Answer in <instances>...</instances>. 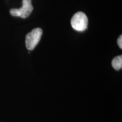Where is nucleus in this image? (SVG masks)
<instances>
[{"label":"nucleus","mask_w":122,"mask_h":122,"mask_svg":"<svg viewBox=\"0 0 122 122\" xmlns=\"http://www.w3.org/2000/svg\"><path fill=\"white\" fill-rule=\"evenodd\" d=\"M88 19L86 15L83 12H77L75 14L71 20V26L75 30L83 32L87 28Z\"/></svg>","instance_id":"obj_1"},{"label":"nucleus","mask_w":122,"mask_h":122,"mask_svg":"<svg viewBox=\"0 0 122 122\" xmlns=\"http://www.w3.org/2000/svg\"><path fill=\"white\" fill-rule=\"evenodd\" d=\"M33 10L32 0H23L22 7L20 9H11L10 13L12 16L26 18L30 15Z\"/></svg>","instance_id":"obj_2"},{"label":"nucleus","mask_w":122,"mask_h":122,"mask_svg":"<svg viewBox=\"0 0 122 122\" xmlns=\"http://www.w3.org/2000/svg\"><path fill=\"white\" fill-rule=\"evenodd\" d=\"M42 35V29L36 28L28 33L25 37V45L30 50H32L39 44Z\"/></svg>","instance_id":"obj_3"},{"label":"nucleus","mask_w":122,"mask_h":122,"mask_svg":"<svg viewBox=\"0 0 122 122\" xmlns=\"http://www.w3.org/2000/svg\"><path fill=\"white\" fill-rule=\"evenodd\" d=\"M112 67L116 70H120L122 68V56H118L115 57L112 59Z\"/></svg>","instance_id":"obj_4"},{"label":"nucleus","mask_w":122,"mask_h":122,"mask_svg":"<svg viewBox=\"0 0 122 122\" xmlns=\"http://www.w3.org/2000/svg\"><path fill=\"white\" fill-rule=\"evenodd\" d=\"M117 43H118L119 47L120 49H122V35H120V36L119 37L118 41H117Z\"/></svg>","instance_id":"obj_5"}]
</instances>
